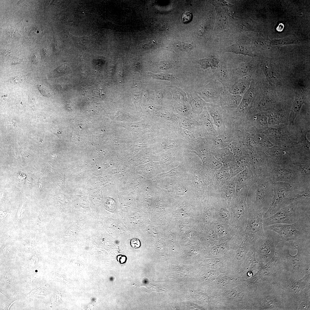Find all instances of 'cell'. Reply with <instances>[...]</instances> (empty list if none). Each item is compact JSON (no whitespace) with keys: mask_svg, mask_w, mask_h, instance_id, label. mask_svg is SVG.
<instances>
[{"mask_svg":"<svg viewBox=\"0 0 310 310\" xmlns=\"http://www.w3.org/2000/svg\"><path fill=\"white\" fill-rule=\"evenodd\" d=\"M306 96L305 91L298 90L296 93L294 100L293 103L289 116L290 125H293L294 120L299 113L302 105L304 103Z\"/></svg>","mask_w":310,"mask_h":310,"instance_id":"21","label":"cell"},{"mask_svg":"<svg viewBox=\"0 0 310 310\" xmlns=\"http://www.w3.org/2000/svg\"><path fill=\"white\" fill-rule=\"evenodd\" d=\"M227 61L225 59L220 61L218 67L214 72L215 80L221 83L224 88L228 85L229 74L227 68Z\"/></svg>","mask_w":310,"mask_h":310,"instance_id":"24","label":"cell"},{"mask_svg":"<svg viewBox=\"0 0 310 310\" xmlns=\"http://www.w3.org/2000/svg\"><path fill=\"white\" fill-rule=\"evenodd\" d=\"M288 241L296 249L295 254L289 251L285 242L282 241L277 245L276 252L290 276L301 279L310 273V238Z\"/></svg>","mask_w":310,"mask_h":310,"instance_id":"1","label":"cell"},{"mask_svg":"<svg viewBox=\"0 0 310 310\" xmlns=\"http://www.w3.org/2000/svg\"><path fill=\"white\" fill-rule=\"evenodd\" d=\"M149 75L154 79L167 80L169 81H173L176 79L175 77L172 74L165 73H158L154 74L151 72H149Z\"/></svg>","mask_w":310,"mask_h":310,"instance_id":"34","label":"cell"},{"mask_svg":"<svg viewBox=\"0 0 310 310\" xmlns=\"http://www.w3.org/2000/svg\"><path fill=\"white\" fill-rule=\"evenodd\" d=\"M175 133L188 143L197 141L203 137L201 135L194 133L191 131L181 127H177L174 130Z\"/></svg>","mask_w":310,"mask_h":310,"instance_id":"25","label":"cell"},{"mask_svg":"<svg viewBox=\"0 0 310 310\" xmlns=\"http://www.w3.org/2000/svg\"><path fill=\"white\" fill-rule=\"evenodd\" d=\"M268 130L271 135L276 138H280L283 136L282 132L280 129L270 127Z\"/></svg>","mask_w":310,"mask_h":310,"instance_id":"37","label":"cell"},{"mask_svg":"<svg viewBox=\"0 0 310 310\" xmlns=\"http://www.w3.org/2000/svg\"><path fill=\"white\" fill-rule=\"evenodd\" d=\"M257 140L259 144L265 148H270L273 145L269 141L262 137H258Z\"/></svg>","mask_w":310,"mask_h":310,"instance_id":"38","label":"cell"},{"mask_svg":"<svg viewBox=\"0 0 310 310\" xmlns=\"http://www.w3.org/2000/svg\"><path fill=\"white\" fill-rule=\"evenodd\" d=\"M216 30H222L229 28L232 23V17L226 7H216Z\"/></svg>","mask_w":310,"mask_h":310,"instance_id":"18","label":"cell"},{"mask_svg":"<svg viewBox=\"0 0 310 310\" xmlns=\"http://www.w3.org/2000/svg\"><path fill=\"white\" fill-rule=\"evenodd\" d=\"M251 45L253 51L263 49L270 46V39L262 34H258L251 39Z\"/></svg>","mask_w":310,"mask_h":310,"instance_id":"28","label":"cell"},{"mask_svg":"<svg viewBox=\"0 0 310 310\" xmlns=\"http://www.w3.org/2000/svg\"><path fill=\"white\" fill-rule=\"evenodd\" d=\"M301 43L297 38L293 36H290L287 38L279 39L272 40H270V46H282L294 44H299Z\"/></svg>","mask_w":310,"mask_h":310,"instance_id":"30","label":"cell"},{"mask_svg":"<svg viewBox=\"0 0 310 310\" xmlns=\"http://www.w3.org/2000/svg\"><path fill=\"white\" fill-rule=\"evenodd\" d=\"M223 88L221 83L214 80L200 89L198 93L206 102L208 103L219 104V97L224 89Z\"/></svg>","mask_w":310,"mask_h":310,"instance_id":"12","label":"cell"},{"mask_svg":"<svg viewBox=\"0 0 310 310\" xmlns=\"http://www.w3.org/2000/svg\"><path fill=\"white\" fill-rule=\"evenodd\" d=\"M267 151L272 157L279 160L281 159L286 153L284 148L276 146L269 148Z\"/></svg>","mask_w":310,"mask_h":310,"instance_id":"31","label":"cell"},{"mask_svg":"<svg viewBox=\"0 0 310 310\" xmlns=\"http://www.w3.org/2000/svg\"><path fill=\"white\" fill-rule=\"evenodd\" d=\"M290 276L276 252L272 259L260 268L256 279L259 289L277 285Z\"/></svg>","mask_w":310,"mask_h":310,"instance_id":"3","label":"cell"},{"mask_svg":"<svg viewBox=\"0 0 310 310\" xmlns=\"http://www.w3.org/2000/svg\"><path fill=\"white\" fill-rule=\"evenodd\" d=\"M175 189L176 193L179 194H183L184 192L186 191L185 188L183 185L179 184L176 185L175 186Z\"/></svg>","mask_w":310,"mask_h":310,"instance_id":"42","label":"cell"},{"mask_svg":"<svg viewBox=\"0 0 310 310\" xmlns=\"http://www.w3.org/2000/svg\"><path fill=\"white\" fill-rule=\"evenodd\" d=\"M256 63L254 60L248 62H243L237 67L233 69L230 75L236 80L245 76H251L255 69Z\"/></svg>","mask_w":310,"mask_h":310,"instance_id":"19","label":"cell"},{"mask_svg":"<svg viewBox=\"0 0 310 310\" xmlns=\"http://www.w3.org/2000/svg\"><path fill=\"white\" fill-rule=\"evenodd\" d=\"M301 202H293L284 206L272 216L263 219L264 226L276 224H291L296 222L300 217L310 210L297 212Z\"/></svg>","mask_w":310,"mask_h":310,"instance_id":"8","label":"cell"},{"mask_svg":"<svg viewBox=\"0 0 310 310\" xmlns=\"http://www.w3.org/2000/svg\"><path fill=\"white\" fill-rule=\"evenodd\" d=\"M268 117V122L271 124H279L282 121V114L278 111L272 112Z\"/></svg>","mask_w":310,"mask_h":310,"instance_id":"33","label":"cell"},{"mask_svg":"<svg viewBox=\"0 0 310 310\" xmlns=\"http://www.w3.org/2000/svg\"><path fill=\"white\" fill-rule=\"evenodd\" d=\"M258 187L255 206L259 210H268L274 196V183L271 176L262 177L258 181Z\"/></svg>","mask_w":310,"mask_h":310,"instance_id":"10","label":"cell"},{"mask_svg":"<svg viewBox=\"0 0 310 310\" xmlns=\"http://www.w3.org/2000/svg\"><path fill=\"white\" fill-rule=\"evenodd\" d=\"M270 174L274 182H280L305 187L306 182L294 165H279L272 162Z\"/></svg>","mask_w":310,"mask_h":310,"instance_id":"5","label":"cell"},{"mask_svg":"<svg viewBox=\"0 0 310 310\" xmlns=\"http://www.w3.org/2000/svg\"><path fill=\"white\" fill-rule=\"evenodd\" d=\"M22 79L19 76L15 77L13 78L11 80V82L12 83L18 84L21 82Z\"/></svg>","mask_w":310,"mask_h":310,"instance_id":"44","label":"cell"},{"mask_svg":"<svg viewBox=\"0 0 310 310\" xmlns=\"http://www.w3.org/2000/svg\"><path fill=\"white\" fill-rule=\"evenodd\" d=\"M257 300L258 309L283 310V290L278 285L259 289Z\"/></svg>","mask_w":310,"mask_h":310,"instance_id":"6","label":"cell"},{"mask_svg":"<svg viewBox=\"0 0 310 310\" xmlns=\"http://www.w3.org/2000/svg\"><path fill=\"white\" fill-rule=\"evenodd\" d=\"M259 63L270 84L274 87L281 85L282 80L276 62L272 59L263 57Z\"/></svg>","mask_w":310,"mask_h":310,"instance_id":"11","label":"cell"},{"mask_svg":"<svg viewBox=\"0 0 310 310\" xmlns=\"http://www.w3.org/2000/svg\"><path fill=\"white\" fill-rule=\"evenodd\" d=\"M213 3L216 7H232L233 5L224 0H216L213 1Z\"/></svg>","mask_w":310,"mask_h":310,"instance_id":"39","label":"cell"},{"mask_svg":"<svg viewBox=\"0 0 310 310\" xmlns=\"http://www.w3.org/2000/svg\"><path fill=\"white\" fill-rule=\"evenodd\" d=\"M299 187L286 183L274 182V196L269 208L263 215V219L272 216L282 208L283 202L288 195Z\"/></svg>","mask_w":310,"mask_h":310,"instance_id":"9","label":"cell"},{"mask_svg":"<svg viewBox=\"0 0 310 310\" xmlns=\"http://www.w3.org/2000/svg\"><path fill=\"white\" fill-rule=\"evenodd\" d=\"M267 210L262 208L251 214L248 230L250 233L259 239L265 235L263 225V216Z\"/></svg>","mask_w":310,"mask_h":310,"instance_id":"14","label":"cell"},{"mask_svg":"<svg viewBox=\"0 0 310 310\" xmlns=\"http://www.w3.org/2000/svg\"><path fill=\"white\" fill-rule=\"evenodd\" d=\"M277 285L283 290L284 310H297L301 302L310 301V273L299 279L291 276Z\"/></svg>","mask_w":310,"mask_h":310,"instance_id":"2","label":"cell"},{"mask_svg":"<svg viewBox=\"0 0 310 310\" xmlns=\"http://www.w3.org/2000/svg\"><path fill=\"white\" fill-rule=\"evenodd\" d=\"M35 272H37V270H36L35 271Z\"/></svg>","mask_w":310,"mask_h":310,"instance_id":"46","label":"cell"},{"mask_svg":"<svg viewBox=\"0 0 310 310\" xmlns=\"http://www.w3.org/2000/svg\"><path fill=\"white\" fill-rule=\"evenodd\" d=\"M113 199L108 197L106 199L105 206L107 209L110 211H114L115 208L116 203Z\"/></svg>","mask_w":310,"mask_h":310,"instance_id":"36","label":"cell"},{"mask_svg":"<svg viewBox=\"0 0 310 310\" xmlns=\"http://www.w3.org/2000/svg\"><path fill=\"white\" fill-rule=\"evenodd\" d=\"M260 30L259 24L250 18L240 21L238 24L237 29V31L239 32L251 31L257 32Z\"/></svg>","mask_w":310,"mask_h":310,"instance_id":"26","label":"cell"},{"mask_svg":"<svg viewBox=\"0 0 310 310\" xmlns=\"http://www.w3.org/2000/svg\"><path fill=\"white\" fill-rule=\"evenodd\" d=\"M127 257L125 255H120L117 256V260L120 264H123L125 263L127 260Z\"/></svg>","mask_w":310,"mask_h":310,"instance_id":"43","label":"cell"},{"mask_svg":"<svg viewBox=\"0 0 310 310\" xmlns=\"http://www.w3.org/2000/svg\"><path fill=\"white\" fill-rule=\"evenodd\" d=\"M253 121L257 126H267L268 118L265 114L262 113H257L253 115Z\"/></svg>","mask_w":310,"mask_h":310,"instance_id":"32","label":"cell"},{"mask_svg":"<svg viewBox=\"0 0 310 310\" xmlns=\"http://www.w3.org/2000/svg\"><path fill=\"white\" fill-rule=\"evenodd\" d=\"M182 166L180 165L176 168H174L167 173H164V175L166 177H170L173 176H179L181 175L184 173L181 169Z\"/></svg>","mask_w":310,"mask_h":310,"instance_id":"35","label":"cell"},{"mask_svg":"<svg viewBox=\"0 0 310 310\" xmlns=\"http://www.w3.org/2000/svg\"><path fill=\"white\" fill-rule=\"evenodd\" d=\"M220 281L221 283H222V284H225L226 283L228 282V278H223Z\"/></svg>","mask_w":310,"mask_h":310,"instance_id":"45","label":"cell"},{"mask_svg":"<svg viewBox=\"0 0 310 310\" xmlns=\"http://www.w3.org/2000/svg\"><path fill=\"white\" fill-rule=\"evenodd\" d=\"M242 96L230 93L225 89L221 93L219 104L222 108L223 114L230 115L233 113L239 104Z\"/></svg>","mask_w":310,"mask_h":310,"instance_id":"13","label":"cell"},{"mask_svg":"<svg viewBox=\"0 0 310 310\" xmlns=\"http://www.w3.org/2000/svg\"><path fill=\"white\" fill-rule=\"evenodd\" d=\"M251 76H245L235 81L229 87V92L233 94L243 96L250 87Z\"/></svg>","mask_w":310,"mask_h":310,"instance_id":"22","label":"cell"},{"mask_svg":"<svg viewBox=\"0 0 310 310\" xmlns=\"http://www.w3.org/2000/svg\"><path fill=\"white\" fill-rule=\"evenodd\" d=\"M264 229L265 235L259 239L256 246L258 257L261 263L265 264L274 256L276 252V247L282 239L275 231Z\"/></svg>","mask_w":310,"mask_h":310,"instance_id":"7","label":"cell"},{"mask_svg":"<svg viewBox=\"0 0 310 310\" xmlns=\"http://www.w3.org/2000/svg\"><path fill=\"white\" fill-rule=\"evenodd\" d=\"M130 245L133 248L137 249L140 247L141 243L139 239L134 238L131 240Z\"/></svg>","mask_w":310,"mask_h":310,"instance_id":"41","label":"cell"},{"mask_svg":"<svg viewBox=\"0 0 310 310\" xmlns=\"http://www.w3.org/2000/svg\"><path fill=\"white\" fill-rule=\"evenodd\" d=\"M199 122L202 129L204 137L208 142L212 143L214 138L218 135V133L205 106L199 115Z\"/></svg>","mask_w":310,"mask_h":310,"instance_id":"15","label":"cell"},{"mask_svg":"<svg viewBox=\"0 0 310 310\" xmlns=\"http://www.w3.org/2000/svg\"><path fill=\"white\" fill-rule=\"evenodd\" d=\"M192 18V15L191 13L189 12H186L182 15L181 21L183 23H187L191 21Z\"/></svg>","mask_w":310,"mask_h":310,"instance_id":"40","label":"cell"},{"mask_svg":"<svg viewBox=\"0 0 310 310\" xmlns=\"http://www.w3.org/2000/svg\"><path fill=\"white\" fill-rule=\"evenodd\" d=\"M207 110L213 119L214 123L217 127L218 135L222 133L226 127L223 118V109L219 104L207 103L205 106Z\"/></svg>","mask_w":310,"mask_h":310,"instance_id":"16","label":"cell"},{"mask_svg":"<svg viewBox=\"0 0 310 310\" xmlns=\"http://www.w3.org/2000/svg\"><path fill=\"white\" fill-rule=\"evenodd\" d=\"M310 212L304 214L294 223L276 224L264 228L272 230L280 236L282 241L286 242L292 240L310 238Z\"/></svg>","mask_w":310,"mask_h":310,"instance_id":"4","label":"cell"},{"mask_svg":"<svg viewBox=\"0 0 310 310\" xmlns=\"http://www.w3.org/2000/svg\"><path fill=\"white\" fill-rule=\"evenodd\" d=\"M251 39L247 37L240 38L234 44L224 49V52H231L253 57V51L251 45Z\"/></svg>","mask_w":310,"mask_h":310,"instance_id":"17","label":"cell"},{"mask_svg":"<svg viewBox=\"0 0 310 310\" xmlns=\"http://www.w3.org/2000/svg\"><path fill=\"white\" fill-rule=\"evenodd\" d=\"M189 101L192 111L194 113L198 115L202 112L207 103L200 97L196 94L190 96Z\"/></svg>","mask_w":310,"mask_h":310,"instance_id":"27","label":"cell"},{"mask_svg":"<svg viewBox=\"0 0 310 310\" xmlns=\"http://www.w3.org/2000/svg\"><path fill=\"white\" fill-rule=\"evenodd\" d=\"M178 119V127L201 135L204 137L203 131L200 124L197 121L176 114Z\"/></svg>","mask_w":310,"mask_h":310,"instance_id":"20","label":"cell"},{"mask_svg":"<svg viewBox=\"0 0 310 310\" xmlns=\"http://www.w3.org/2000/svg\"><path fill=\"white\" fill-rule=\"evenodd\" d=\"M266 93L259 99L256 105V108L262 111L270 110L272 106L273 101L272 95Z\"/></svg>","mask_w":310,"mask_h":310,"instance_id":"29","label":"cell"},{"mask_svg":"<svg viewBox=\"0 0 310 310\" xmlns=\"http://www.w3.org/2000/svg\"><path fill=\"white\" fill-rule=\"evenodd\" d=\"M310 187L300 190L297 189L291 191L283 202V207L291 203L305 200L306 198H310Z\"/></svg>","mask_w":310,"mask_h":310,"instance_id":"23","label":"cell"}]
</instances>
